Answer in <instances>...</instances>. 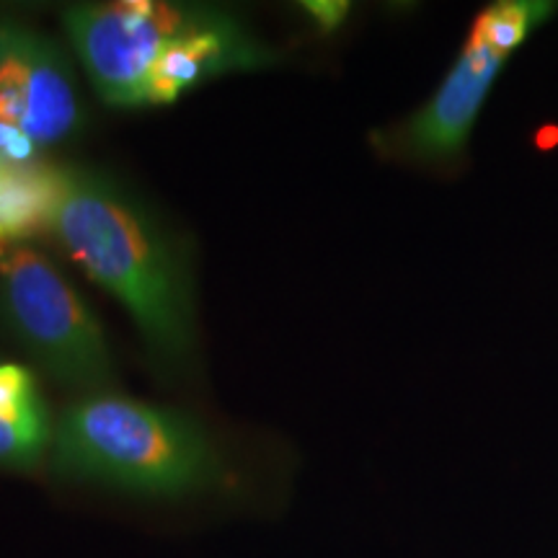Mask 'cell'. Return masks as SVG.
I'll return each mask as SVG.
<instances>
[{"label":"cell","instance_id":"6da1fadb","mask_svg":"<svg viewBox=\"0 0 558 558\" xmlns=\"http://www.w3.org/2000/svg\"><path fill=\"white\" fill-rule=\"evenodd\" d=\"M50 235L130 311L158 365L177 373L190 365L197 349L190 269L143 202L99 171L62 166Z\"/></svg>","mask_w":558,"mask_h":558},{"label":"cell","instance_id":"7a4b0ae2","mask_svg":"<svg viewBox=\"0 0 558 558\" xmlns=\"http://www.w3.org/2000/svg\"><path fill=\"white\" fill-rule=\"evenodd\" d=\"M58 476L145 499H190L228 486L230 465L197 418L117 393L83 396L54 424Z\"/></svg>","mask_w":558,"mask_h":558},{"label":"cell","instance_id":"3957f363","mask_svg":"<svg viewBox=\"0 0 558 558\" xmlns=\"http://www.w3.org/2000/svg\"><path fill=\"white\" fill-rule=\"evenodd\" d=\"M554 11V5L541 0H501L481 11L463 52L432 99L409 120L375 135L383 156L424 166H445L463 158L499 70Z\"/></svg>","mask_w":558,"mask_h":558},{"label":"cell","instance_id":"277c9868","mask_svg":"<svg viewBox=\"0 0 558 558\" xmlns=\"http://www.w3.org/2000/svg\"><path fill=\"white\" fill-rule=\"evenodd\" d=\"M0 320L54 383L83 396L109 393L114 360L99 318L32 246L0 254Z\"/></svg>","mask_w":558,"mask_h":558},{"label":"cell","instance_id":"5b68a950","mask_svg":"<svg viewBox=\"0 0 558 558\" xmlns=\"http://www.w3.org/2000/svg\"><path fill=\"white\" fill-rule=\"evenodd\" d=\"M207 11L163 0L81 3L62 13V24L101 99L111 107H143L160 58Z\"/></svg>","mask_w":558,"mask_h":558},{"label":"cell","instance_id":"8992f818","mask_svg":"<svg viewBox=\"0 0 558 558\" xmlns=\"http://www.w3.org/2000/svg\"><path fill=\"white\" fill-rule=\"evenodd\" d=\"M0 122L24 130L39 150L68 140L83 122L65 52L13 19H0Z\"/></svg>","mask_w":558,"mask_h":558},{"label":"cell","instance_id":"52a82bcc","mask_svg":"<svg viewBox=\"0 0 558 558\" xmlns=\"http://www.w3.org/2000/svg\"><path fill=\"white\" fill-rule=\"evenodd\" d=\"M54 424L26 365L0 357V471H34L52 450Z\"/></svg>","mask_w":558,"mask_h":558},{"label":"cell","instance_id":"ba28073f","mask_svg":"<svg viewBox=\"0 0 558 558\" xmlns=\"http://www.w3.org/2000/svg\"><path fill=\"white\" fill-rule=\"evenodd\" d=\"M60 169L41 160L11 163L0 158V254L50 233Z\"/></svg>","mask_w":558,"mask_h":558},{"label":"cell","instance_id":"9c48e42d","mask_svg":"<svg viewBox=\"0 0 558 558\" xmlns=\"http://www.w3.org/2000/svg\"><path fill=\"white\" fill-rule=\"evenodd\" d=\"M37 143L16 124L0 122V158L11 163H34L39 160Z\"/></svg>","mask_w":558,"mask_h":558},{"label":"cell","instance_id":"30bf717a","mask_svg":"<svg viewBox=\"0 0 558 558\" xmlns=\"http://www.w3.org/2000/svg\"><path fill=\"white\" fill-rule=\"evenodd\" d=\"M305 11L318 21L320 29L331 32L344 21L347 16V3H305Z\"/></svg>","mask_w":558,"mask_h":558}]
</instances>
